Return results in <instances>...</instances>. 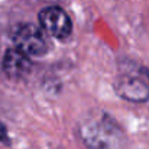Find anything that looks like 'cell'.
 I'll list each match as a JSON object with an SVG mask.
<instances>
[{"instance_id": "obj_1", "label": "cell", "mask_w": 149, "mask_h": 149, "mask_svg": "<svg viewBox=\"0 0 149 149\" xmlns=\"http://www.w3.org/2000/svg\"><path fill=\"white\" fill-rule=\"evenodd\" d=\"M78 136L87 149H119L123 142V130L113 117L103 111L80 123Z\"/></svg>"}, {"instance_id": "obj_4", "label": "cell", "mask_w": 149, "mask_h": 149, "mask_svg": "<svg viewBox=\"0 0 149 149\" xmlns=\"http://www.w3.org/2000/svg\"><path fill=\"white\" fill-rule=\"evenodd\" d=\"M114 91L120 99L129 103H146L149 101V86L135 75H120L114 81Z\"/></svg>"}, {"instance_id": "obj_3", "label": "cell", "mask_w": 149, "mask_h": 149, "mask_svg": "<svg viewBox=\"0 0 149 149\" xmlns=\"http://www.w3.org/2000/svg\"><path fill=\"white\" fill-rule=\"evenodd\" d=\"M39 28L56 41H67L72 33V20L70 15L59 6L44 7L39 15Z\"/></svg>"}, {"instance_id": "obj_5", "label": "cell", "mask_w": 149, "mask_h": 149, "mask_svg": "<svg viewBox=\"0 0 149 149\" xmlns=\"http://www.w3.org/2000/svg\"><path fill=\"white\" fill-rule=\"evenodd\" d=\"M1 70L9 80H23L32 71V61L28 55L16 48L6 49L1 59Z\"/></svg>"}, {"instance_id": "obj_2", "label": "cell", "mask_w": 149, "mask_h": 149, "mask_svg": "<svg viewBox=\"0 0 149 149\" xmlns=\"http://www.w3.org/2000/svg\"><path fill=\"white\" fill-rule=\"evenodd\" d=\"M12 41L15 44L13 48L19 49L28 56H44L48 54V42L42 32V29L33 23H19L15 26L12 32Z\"/></svg>"}, {"instance_id": "obj_6", "label": "cell", "mask_w": 149, "mask_h": 149, "mask_svg": "<svg viewBox=\"0 0 149 149\" xmlns=\"http://www.w3.org/2000/svg\"><path fill=\"white\" fill-rule=\"evenodd\" d=\"M0 142L6 143V145L10 143V139H9V135H7V129H6V126L1 122H0Z\"/></svg>"}]
</instances>
